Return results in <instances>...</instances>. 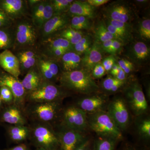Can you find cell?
Returning <instances> with one entry per match:
<instances>
[{"instance_id":"cell-1","label":"cell","mask_w":150,"mask_h":150,"mask_svg":"<svg viewBox=\"0 0 150 150\" xmlns=\"http://www.w3.org/2000/svg\"><path fill=\"white\" fill-rule=\"evenodd\" d=\"M59 82L60 86L70 92L86 96L100 92L91 73L84 69L62 72Z\"/></svg>"},{"instance_id":"cell-2","label":"cell","mask_w":150,"mask_h":150,"mask_svg":"<svg viewBox=\"0 0 150 150\" xmlns=\"http://www.w3.org/2000/svg\"><path fill=\"white\" fill-rule=\"evenodd\" d=\"M14 44L13 52L28 49H37L40 41L39 30L29 16L13 21Z\"/></svg>"},{"instance_id":"cell-3","label":"cell","mask_w":150,"mask_h":150,"mask_svg":"<svg viewBox=\"0 0 150 150\" xmlns=\"http://www.w3.org/2000/svg\"><path fill=\"white\" fill-rule=\"evenodd\" d=\"M89 129L98 137L111 138L118 142L123 139V134L106 110L88 115Z\"/></svg>"},{"instance_id":"cell-4","label":"cell","mask_w":150,"mask_h":150,"mask_svg":"<svg viewBox=\"0 0 150 150\" xmlns=\"http://www.w3.org/2000/svg\"><path fill=\"white\" fill-rule=\"evenodd\" d=\"M121 93L130 111L136 117L147 113V100L138 80L130 77Z\"/></svg>"},{"instance_id":"cell-5","label":"cell","mask_w":150,"mask_h":150,"mask_svg":"<svg viewBox=\"0 0 150 150\" xmlns=\"http://www.w3.org/2000/svg\"><path fill=\"white\" fill-rule=\"evenodd\" d=\"M101 13L103 18L123 23H132L139 18L133 3L122 0L109 3L103 8Z\"/></svg>"},{"instance_id":"cell-6","label":"cell","mask_w":150,"mask_h":150,"mask_svg":"<svg viewBox=\"0 0 150 150\" xmlns=\"http://www.w3.org/2000/svg\"><path fill=\"white\" fill-rule=\"evenodd\" d=\"M70 92L56 83L44 81L36 89L28 93L26 99L35 103L62 101Z\"/></svg>"},{"instance_id":"cell-7","label":"cell","mask_w":150,"mask_h":150,"mask_svg":"<svg viewBox=\"0 0 150 150\" xmlns=\"http://www.w3.org/2000/svg\"><path fill=\"white\" fill-rule=\"evenodd\" d=\"M120 55L133 63L137 69L142 68L149 63L150 46L149 43L135 38L124 45Z\"/></svg>"},{"instance_id":"cell-8","label":"cell","mask_w":150,"mask_h":150,"mask_svg":"<svg viewBox=\"0 0 150 150\" xmlns=\"http://www.w3.org/2000/svg\"><path fill=\"white\" fill-rule=\"evenodd\" d=\"M106 111L122 132L128 129L131 123V111L122 95L109 100Z\"/></svg>"},{"instance_id":"cell-9","label":"cell","mask_w":150,"mask_h":150,"mask_svg":"<svg viewBox=\"0 0 150 150\" xmlns=\"http://www.w3.org/2000/svg\"><path fill=\"white\" fill-rule=\"evenodd\" d=\"M73 48L67 40L53 36L40 40L37 49L39 54L57 60L66 52L73 51Z\"/></svg>"},{"instance_id":"cell-10","label":"cell","mask_w":150,"mask_h":150,"mask_svg":"<svg viewBox=\"0 0 150 150\" xmlns=\"http://www.w3.org/2000/svg\"><path fill=\"white\" fill-rule=\"evenodd\" d=\"M62 126L85 133L89 129L87 114L76 105L69 106L63 112Z\"/></svg>"},{"instance_id":"cell-11","label":"cell","mask_w":150,"mask_h":150,"mask_svg":"<svg viewBox=\"0 0 150 150\" xmlns=\"http://www.w3.org/2000/svg\"><path fill=\"white\" fill-rule=\"evenodd\" d=\"M35 144L38 148L57 150L59 147L57 133L50 127L45 125H37L33 131Z\"/></svg>"},{"instance_id":"cell-12","label":"cell","mask_w":150,"mask_h":150,"mask_svg":"<svg viewBox=\"0 0 150 150\" xmlns=\"http://www.w3.org/2000/svg\"><path fill=\"white\" fill-rule=\"evenodd\" d=\"M109 100V96L99 92L84 96L78 100L76 105L88 115L106 110Z\"/></svg>"},{"instance_id":"cell-13","label":"cell","mask_w":150,"mask_h":150,"mask_svg":"<svg viewBox=\"0 0 150 150\" xmlns=\"http://www.w3.org/2000/svg\"><path fill=\"white\" fill-rule=\"evenodd\" d=\"M35 67L44 81L59 82L62 71L57 60L39 54Z\"/></svg>"},{"instance_id":"cell-14","label":"cell","mask_w":150,"mask_h":150,"mask_svg":"<svg viewBox=\"0 0 150 150\" xmlns=\"http://www.w3.org/2000/svg\"><path fill=\"white\" fill-rule=\"evenodd\" d=\"M71 17L67 13L54 14L39 30L40 40L52 37L69 26Z\"/></svg>"},{"instance_id":"cell-15","label":"cell","mask_w":150,"mask_h":150,"mask_svg":"<svg viewBox=\"0 0 150 150\" xmlns=\"http://www.w3.org/2000/svg\"><path fill=\"white\" fill-rule=\"evenodd\" d=\"M57 134L61 150H75L88 138L85 133L62 126L61 130Z\"/></svg>"},{"instance_id":"cell-16","label":"cell","mask_w":150,"mask_h":150,"mask_svg":"<svg viewBox=\"0 0 150 150\" xmlns=\"http://www.w3.org/2000/svg\"><path fill=\"white\" fill-rule=\"evenodd\" d=\"M54 15L50 0H40L39 3L29 8V17L38 30Z\"/></svg>"},{"instance_id":"cell-17","label":"cell","mask_w":150,"mask_h":150,"mask_svg":"<svg viewBox=\"0 0 150 150\" xmlns=\"http://www.w3.org/2000/svg\"><path fill=\"white\" fill-rule=\"evenodd\" d=\"M3 86L8 87L12 93L14 105L19 107L23 104L26 99L27 92L21 81L3 71L0 74V86Z\"/></svg>"},{"instance_id":"cell-18","label":"cell","mask_w":150,"mask_h":150,"mask_svg":"<svg viewBox=\"0 0 150 150\" xmlns=\"http://www.w3.org/2000/svg\"><path fill=\"white\" fill-rule=\"evenodd\" d=\"M0 9L13 21L29 16L27 0H0Z\"/></svg>"},{"instance_id":"cell-19","label":"cell","mask_w":150,"mask_h":150,"mask_svg":"<svg viewBox=\"0 0 150 150\" xmlns=\"http://www.w3.org/2000/svg\"><path fill=\"white\" fill-rule=\"evenodd\" d=\"M62 101L36 103L32 109L33 114L40 121L48 122L54 120L61 109Z\"/></svg>"},{"instance_id":"cell-20","label":"cell","mask_w":150,"mask_h":150,"mask_svg":"<svg viewBox=\"0 0 150 150\" xmlns=\"http://www.w3.org/2000/svg\"><path fill=\"white\" fill-rule=\"evenodd\" d=\"M105 54L100 43L94 40L91 48L82 56V69L91 73L95 65L101 62L105 57Z\"/></svg>"},{"instance_id":"cell-21","label":"cell","mask_w":150,"mask_h":150,"mask_svg":"<svg viewBox=\"0 0 150 150\" xmlns=\"http://www.w3.org/2000/svg\"><path fill=\"white\" fill-rule=\"evenodd\" d=\"M13 52L18 59L21 74H26L36 65L39 54L37 49H23Z\"/></svg>"},{"instance_id":"cell-22","label":"cell","mask_w":150,"mask_h":150,"mask_svg":"<svg viewBox=\"0 0 150 150\" xmlns=\"http://www.w3.org/2000/svg\"><path fill=\"white\" fill-rule=\"evenodd\" d=\"M0 67L5 72L17 79L21 75L18 59L10 50L0 53Z\"/></svg>"},{"instance_id":"cell-23","label":"cell","mask_w":150,"mask_h":150,"mask_svg":"<svg viewBox=\"0 0 150 150\" xmlns=\"http://www.w3.org/2000/svg\"><path fill=\"white\" fill-rule=\"evenodd\" d=\"M57 61L62 72L73 71L82 69V56L73 51L66 52Z\"/></svg>"},{"instance_id":"cell-24","label":"cell","mask_w":150,"mask_h":150,"mask_svg":"<svg viewBox=\"0 0 150 150\" xmlns=\"http://www.w3.org/2000/svg\"><path fill=\"white\" fill-rule=\"evenodd\" d=\"M67 13L72 16H82L93 20L97 15L96 8L89 4L86 1L74 0Z\"/></svg>"},{"instance_id":"cell-25","label":"cell","mask_w":150,"mask_h":150,"mask_svg":"<svg viewBox=\"0 0 150 150\" xmlns=\"http://www.w3.org/2000/svg\"><path fill=\"white\" fill-rule=\"evenodd\" d=\"M0 121L13 125H24L26 123L21 111L15 105L8 106L2 111Z\"/></svg>"},{"instance_id":"cell-26","label":"cell","mask_w":150,"mask_h":150,"mask_svg":"<svg viewBox=\"0 0 150 150\" xmlns=\"http://www.w3.org/2000/svg\"><path fill=\"white\" fill-rule=\"evenodd\" d=\"M128 81H119L108 75L101 81L98 85L100 91L108 96L111 95L116 94L121 92Z\"/></svg>"},{"instance_id":"cell-27","label":"cell","mask_w":150,"mask_h":150,"mask_svg":"<svg viewBox=\"0 0 150 150\" xmlns=\"http://www.w3.org/2000/svg\"><path fill=\"white\" fill-rule=\"evenodd\" d=\"M135 39L149 43L150 41V18L144 16L133 23Z\"/></svg>"},{"instance_id":"cell-28","label":"cell","mask_w":150,"mask_h":150,"mask_svg":"<svg viewBox=\"0 0 150 150\" xmlns=\"http://www.w3.org/2000/svg\"><path fill=\"white\" fill-rule=\"evenodd\" d=\"M21 81L27 93L36 89L44 81L35 66L26 73Z\"/></svg>"},{"instance_id":"cell-29","label":"cell","mask_w":150,"mask_h":150,"mask_svg":"<svg viewBox=\"0 0 150 150\" xmlns=\"http://www.w3.org/2000/svg\"><path fill=\"white\" fill-rule=\"evenodd\" d=\"M119 31L122 36L124 45L128 44L135 39L133 23H123L108 19L103 18Z\"/></svg>"},{"instance_id":"cell-30","label":"cell","mask_w":150,"mask_h":150,"mask_svg":"<svg viewBox=\"0 0 150 150\" xmlns=\"http://www.w3.org/2000/svg\"><path fill=\"white\" fill-rule=\"evenodd\" d=\"M92 35L94 39L98 43H101L107 40L115 39L114 36L108 30L103 20H100L94 23Z\"/></svg>"},{"instance_id":"cell-31","label":"cell","mask_w":150,"mask_h":150,"mask_svg":"<svg viewBox=\"0 0 150 150\" xmlns=\"http://www.w3.org/2000/svg\"><path fill=\"white\" fill-rule=\"evenodd\" d=\"M14 44V34L13 25L9 27L0 28V51L12 50Z\"/></svg>"},{"instance_id":"cell-32","label":"cell","mask_w":150,"mask_h":150,"mask_svg":"<svg viewBox=\"0 0 150 150\" xmlns=\"http://www.w3.org/2000/svg\"><path fill=\"white\" fill-rule=\"evenodd\" d=\"M136 117V127L139 136L143 139L149 141L150 139V116L146 114Z\"/></svg>"},{"instance_id":"cell-33","label":"cell","mask_w":150,"mask_h":150,"mask_svg":"<svg viewBox=\"0 0 150 150\" xmlns=\"http://www.w3.org/2000/svg\"><path fill=\"white\" fill-rule=\"evenodd\" d=\"M85 33L83 31L76 30L68 26L53 36L63 38L69 42L73 46L81 40Z\"/></svg>"},{"instance_id":"cell-34","label":"cell","mask_w":150,"mask_h":150,"mask_svg":"<svg viewBox=\"0 0 150 150\" xmlns=\"http://www.w3.org/2000/svg\"><path fill=\"white\" fill-rule=\"evenodd\" d=\"M8 134L12 141L15 142H23L29 136V129L24 125H14L8 128Z\"/></svg>"},{"instance_id":"cell-35","label":"cell","mask_w":150,"mask_h":150,"mask_svg":"<svg viewBox=\"0 0 150 150\" xmlns=\"http://www.w3.org/2000/svg\"><path fill=\"white\" fill-rule=\"evenodd\" d=\"M93 20L82 16H71L69 27L80 31L90 30L93 27Z\"/></svg>"},{"instance_id":"cell-36","label":"cell","mask_w":150,"mask_h":150,"mask_svg":"<svg viewBox=\"0 0 150 150\" xmlns=\"http://www.w3.org/2000/svg\"><path fill=\"white\" fill-rule=\"evenodd\" d=\"M94 39L92 34L85 33L81 40L73 46V51L82 56L91 48Z\"/></svg>"},{"instance_id":"cell-37","label":"cell","mask_w":150,"mask_h":150,"mask_svg":"<svg viewBox=\"0 0 150 150\" xmlns=\"http://www.w3.org/2000/svg\"><path fill=\"white\" fill-rule=\"evenodd\" d=\"M118 142L111 138L98 137L94 141L92 150H114Z\"/></svg>"},{"instance_id":"cell-38","label":"cell","mask_w":150,"mask_h":150,"mask_svg":"<svg viewBox=\"0 0 150 150\" xmlns=\"http://www.w3.org/2000/svg\"><path fill=\"white\" fill-rule=\"evenodd\" d=\"M115 57L116 63L119 67L125 72L128 76H132L133 73L136 71L137 69L134 64L124 57L121 58L118 56H115Z\"/></svg>"},{"instance_id":"cell-39","label":"cell","mask_w":150,"mask_h":150,"mask_svg":"<svg viewBox=\"0 0 150 150\" xmlns=\"http://www.w3.org/2000/svg\"><path fill=\"white\" fill-rule=\"evenodd\" d=\"M54 14L67 13L74 0H51Z\"/></svg>"},{"instance_id":"cell-40","label":"cell","mask_w":150,"mask_h":150,"mask_svg":"<svg viewBox=\"0 0 150 150\" xmlns=\"http://www.w3.org/2000/svg\"><path fill=\"white\" fill-rule=\"evenodd\" d=\"M0 98L3 103L11 105L13 103V94L10 89L6 86H0Z\"/></svg>"},{"instance_id":"cell-41","label":"cell","mask_w":150,"mask_h":150,"mask_svg":"<svg viewBox=\"0 0 150 150\" xmlns=\"http://www.w3.org/2000/svg\"><path fill=\"white\" fill-rule=\"evenodd\" d=\"M124 45V43L120 40L118 39H113L112 46L110 47L108 54L114 56L121 55Z\"/></svg>"},{"instance_id":"cell-42","label":"cell","mask_w":150,"mask_h":150,"mask_svg":"<svg viewBox=\"0 0 150 150\" xmlns=\"http://www.w3.org/2000/svg\"><path fill=\"white\" fill-rule=\"evenodd\" d=\"M91 76L94 79H100L106 74V71L105 70L101 62L95 65L92 70Z\"/></svg>"},{"instance_id":"cell-43","label":"cell","mask_w":150,"mask_h":150,"mask_svg":"<svg viewBox=\"0 0 150 150\" xmlns=\"http://www.w3.org/2000/svg\"><path fill=\"white\" fill-rule=\"evenodd\" d=\"M115 63L116 57L115 56L112 55L105 56L101 61V64L106 71V73L109 72Z\"/></svg>"},{"instance_id":"cell-44","label":"cell","mask_w":150,"mask_h":150,"mask_svg":"<svg viewBox=\"0 0 150 150\" xmlns=\"http://www.w3.org/2000/svg\"><path fill=\"white\" fill-rule=\"evenodd\" d=\"M13 21L5 12L0 9V28L11 27L13 24Z\"/></svg>"},{"instance_id":"cell-45","label":"cell","mask_w":150,"mask_h":150,"mask_svg":"<svg viewBox=\"0 0 150 150\" xmlns=\"http://www.w3.org/2000/svg\"><path fill=\"white\" fill-rule=\"evenodd\" d=\"M89 4L95 8L106 4L110 1L109 0H87L86 1Z\"/></svg>"},{"instance_id":"cell-46","label":"cell","mask_w":150,"mask_h":150,"mask_svg":"<svg viewBox=\"0 0 150 150\" xmlns=\"http://www.w3.org/2000/svg\"><path fill=\"white\" fill-rule=\"evenodd\" d=\"M133 4L135 6L136 9L137 7L140 8H146L149 6L150 1L148 0H136L132 2Z\"/></svg>"},{"instance_id":"cell-47","label":"cell","mask_w":150,"mask_h":150,"mask_svg":"<svg viewBox=\"0 0 150 150\" xmlns=\"http://www.w3.org/2000/svg\"><path fill=\"white\" fill-rule=\"evenodd\" d=\"M75 150H92L91 141L88 138Z\"/></svg>"},{"instance_id":"cell-48","label":"cell","mask_w":150,"mask_h":150,"mask_svg":"<svg viewBox=\"0 0 150 150\" xmlns=\"http://www.w3.org/2000/svg\"><path fill=\"white\" fill-rule=\"evenodd\" d=\"M113 40V39L107 40L102 43H100L103 51L104 52L105 54H108V51L112 46Z\"/></svg>"},{"instance_id":"cell-49","label":"cell","mask_w":150,"mask_h":150,"mask_svg":"<svg viewBox=\"0 0 150 150\" xmlns=\"http://www.w3.org/2000/svg\"><path fill=\"white\" fill-rule=\"evenodd\" d=\"M1 150H29V149L26 145L22 144L18 145L16 146L10 148V149H5Z\"/></svg>"},{"instance_id":"cell-50","label":"cell","mask_w":150,"mask_h":150,"mask_svg":"<svg viewBox=\"0 0 150 150\" xmlns=\"http://www.w3.org/2000/svg\"><path fill=\"white\" fill-rule=\"evenodd\" d=\"M40 0H27L28 5L29 8H30L33 6L35 5L40 2Z\"/></svg>"},{"instance_id":"cell-51","label":"cell","mask_w":150,"mask_h":150,"mask_svg":"<svg viewBox=\"0 0 150 150\" xmlns=\"http://www.w3.org/2000/svg\"><path fill=\"white\" fill-rule=\"evenodd\" d=\"M3 104V103L1 99V98H0V109H1V108Z\"/></svg>"},{"instance_id":"cell-52","label":"cell","mask_w":150,"mask_h":150,"mask_svg":"<svg viewBox=\"0 0 150 150\" xmlns=\"http://www.w3.org/2000/svg\"><path fill=\"white\" fill-rule=\"evenodd\" d=\"M36 150H48L47 149H43V148H38V149Z\"/></svg>"},{"instance_id":"cell-53","label":"cell","mask_w":150,"mask_h":150,"mask_svg":"<svg viewBox=\"0 0 150 150\" xmlns=\"http://www.w3.org/2000/svg\"><path fill=\"white\" fill-rule=\"evenodd\" d=\"M125 150H135L134 149H126Z\"/></svg>"},{"instance_id":"cell-54","label":"cell","mask_w":150,"mask_h":150,"mask_svg":"<svg viewBox=\"0 0 150 150\" xmlns=\"http://www.w3.org/2000/svg\"><path fill=\"white\" fill-rule=\"evenodd\" d=\"M2 71H3V70L1 69V68H0V74H1V73L2 72Z\"/></svg>"}]
</instances>
